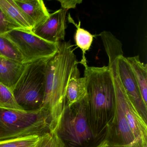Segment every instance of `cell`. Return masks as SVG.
<instances>
[{
	"label": "cell",
	"instance_id": "cell-1",
	"mask_svg": "<svg viewBox=\"0 0 147 147\" xmlns=\"http://www.w3.org/2000/svg\"><path fill=\"white\" fill-rule=\"evenodd\" d=\"M85 67L87 94L84 99L88 122L94 137L100 142L106 141L113 123L116 99L111 74L108 66Z\"/></svg>",
	"mask_w": 147,
	"mask_h": 147
},
{
	"label": "cell",
	"instance_id": "cell-2",
	"mask_svg": "<svg viewBox=\"0 0 147 147\" xmlns=\"http://www.w3.org/2000/svg\"><path fill=\"white\" fill-rule=\"evenodd\" d=\"M74 50L70 42H60L57 51L49 59L46 65L42 108L49 116L51 132L55 131L65 108L69 82L75 72L79 69Z\"/></svg>",
	"mask_w": 147,
	"mask_h": 147
},
{
	"label": "cell",
	"instance_id": "cell-3",
	"mask_svg": "<svg viewBox=\"0 0 147 147\" xmlns=\"http://www.w3.org/2000/svg\"><path fill=\"white\" fill-rule=\"evenodd\" d=\"M49 116L42 108L25 111L0 107V140L50 132Z\"/></svg>",
	"mask_w": 147,
	"mask_h": 147
},
{
	"label": "cell",
	"instance_id": "cell-4",
	"mask_svg": "<svg viewBox=\"0 0 147 147\" xmlns=\"http://www.w3.org/2000/svg\"><path fill=\"white\" fill-rule=\"evenodd\" d=\"M51 57L25 63L23 73L12 91L18 105L25 111L42 108L45 90L46 65Z\"/></svg>",
	"mask_w": 147,
	"mask_h": 147
},
{
	"label": "cell",
	"instance_id": "cell-5",
	"mask_svg": "<svg viewBox=\"0 0 147 147\" xmlns=\"http://www.w3.org/2000/svg\"><path fill=\"white\" fill-rule=\"evenodd\" d=\"M65 147H99L100 142L94 137L88 122L84 99L68 107L65 105L56 129Z\"/></svg>",
	"mask_w": 147,
	"mask_h": 147
},
{
	"label": "cell",
	"instance_id": "cell-6",
	"mask_svg": "<svg viewBox=\"0 0 147 147\" xmlns=\"http://www.w3.org/2000/svg\"><path fill=\"white\" fill-rule=\"evenodd\" d=\"M4 36L13 43L20 51L24 63L39 58L51 57L58 49V44L45 41L31 31L16 29Z\"/></svg>",
	"mask_w": 147,
	"mask_h": 147
},
{
	"label": "cell",
	"instance_id": "cell-7",
	"mask_svg": "<svg viewBox=\"0 0 147 147\" xmlns=\"http://www.w3.org/2000/svg\"><path fill=\"white\" fill-rule=\"evenodd\" d=\"M117 59L109 61L108 65L114 85L116 102L121 107L135 138L147 136V122L140 115L123 87L118 74Z\"/></svg>",
	"mask_w": 147,
	"mask_h": 147
},
{
	"label": "cell",
	"instance_id": "cell-8",
	"mask_svg": "<svg viewBox=\"0 0 147 147\" xmlns=\"http://www.w3.org/2000/svg\"><path fill=\"white\" fill-rule=\"evenodd\" d=\"M67 10L61 8L52 13L40 24L34 27L32 32L45 41L58 44L65 39L66 16Z\"/></svg>",
	"mask_w": 147,
	"mask_h": 147
},
{
	"label": "cell",
	"instance_id": "cell-9",
	"mask_svg": "<svg viewBox=\"0 0 147 147\" xmlns=\"http://www.w3.org/2000/svg\"><path fill=\"white\" fill-rule=\"evenodd\" d=\"M117 66L119 76L128 97L147 122V106L143 101L136 81L126 57L123 56L118 57Z\"/></svg>",
	"mask_w": 147,
	"mask_h": 147
},
{
	"label": "cell",
	"instance_id": "cell-10",
	"mask_svg": "<svg viewBox=\"0 0 147 147\" xmlns=\"http://www.w3.org/2000/svg\"><path fill=\"white\" fill-rule=\"evenodd\" d=\"M25 63L0 57V83L12 91L20 78Z\"/></svg>",
	"mask_w": 147,
	"mask_h": 147
},
{
	"label": "cell",
	"instance_id": "cell-11",
	"mask_svg": "<svg viewBox=\"0 0 147 147\" xmlns=\"http://www.w3.org/2000/svg\"><path fill=\"white\" fill-rule=\"evenodd\" d=\"M16 4L30 20L33 28L45 21L50 16L42 0H14Z\"/></svg>",
	"mask_w": 147,
	"mask_h": 147
},
{
	"label": "cell",
	"instance_id": "cell-12",
	"mask_svg": "<svg viewBox=\"0 0 147 147\" xmlns=\"http://www.w3.org/2000/svg\"><path fill=\"white\" fill-rule=\"evenodd\" d=\"M78 69L70 78L66 90V104L68 107L83 100L87 94L86 83L85 77H80Z\"/></svg>",
	"mask_w": 147,
	"mask_h": 147
},
{
	"label": "cell",
	"instance_id": "cell-13",
	"mask_svg": "<svg viewBox=\"0 0 147 147\" xmlns=\"http://www.w3.org/2000/svg\"><path fill=\"white\" fill-rule=\"evenodd\" d=\"M0 8L20 30H32L33 24L14 0H0Z\"/></svg>",
	"mask_w": 147,
	"mask_h": 147
},
{
	"label": "cell",
	"instance_id": "cell-14",
	"mask_svg": "<svg viewBox=\"0 0 147 147\" xmlns=\"http://www.w3.org/2000/svg\"><path fill=\"white\" fill-rule=\"evenodd\" d=\"M126 59L136 81L143 101L147 106V64L140 61L139 56Z\"/></svg>",
	"mask_w": 147,
	"mask_h": 147
},
{
	"label": "cell",
	"instance_id": "cell-15",
	"mask_svg": "<svg viewBox=\"0 0 147 147\" xmlns=\"http://www.w3.org/2000/svg\"><path fill=\"white\" fill-rule=\"evenodd\" d=\"M68 19L69 22L74 25L76 27V32L74 36L75 41L77 47L80 49L82 52V59L79 63L83 65L87 63L86 57V52L90 49L94 38L96 36L92 35L86 30L81 28L80 21H79V24H76L69 14Z\"/></svg>",
	"mask_w": 147,
	"mask_h": 147
},
{
	"label": "cell",
	"instance_id": "cell-16",
	"mask_svg": "<svg viewBox=\"0 0 147 147\" xmlns=\"http://www.w3.org/2000/svg\"><path fill=\"white\" fill-rule=\"evenodd\" d=\"M98 36L102 40L108 60H113L123 56L122 43L111 32L103 31Z\"/></svg>",
	"mask_w": 147,
	"mask_h": 147
},
{
	"label": "cell",
	"instance_id": "cell-17",
	"mask_svg": "<svg viewBox=\"0 0 147 147\" xmlns=\"http://www.w3.org/2000/svg\"><path fill=\"white\" fill-rule=\"evenodd\" d=\"M0 57L24 63V59L20 51L4 35L0 36Z\"/></svg>",
	"mask_w": 147,
	"mask_h": 147
},
{
	"label": "cell",
	"instance_id": "cell-18",
	"mask_svg": "<svg viewBox=\"0 0 147 147\" xmlns=\"http://www.w3.org/2000/svg\"><path fill=\"white\" fill-rule=\"evenodd\" d=\"M39 137L32 136L0 140V147H35Z\"/></svg>",
	"mask_w": 147,
	"mask_h": 147
},
{
	"label": "cell",
	"instance_id": "cell-19",
	"mask_svg": "<svg viewBox=\"0 0 147 147\" xmlns=\"http://www.w3.org/2000/svg\"><path fill=\"white\" fill-rule=\"evenodd\" d=\"M35 147H65L56 132H50L40 136Z\"/></svg>",
	"mask_w": 147,
	"mask_h": 147
},
{
	"label": "cell",
	"instance_id": "cell-20",
	"mask_svg": "<svg viewBox=\"0 0 147 147\" xmlns=\"http://www.w3.org/2000/svg\"><path fill=\"white\" fill-rule=\"evenodd\" d=\"M0 107L24 110L17 104L11 91L0 83Z\"/></svg>",
	"mask_w": 147,
	"mask_h": 147
},
{
	"label": "cell",
	"instance_id": "cell-21",
	"mask_svg": "<svg viewBox=\"0 0 147 147\" xmlns=\"http://www.w3.org/2000/svg\"><path fill=\"white\" fill-rule=\"evenodd\" d=\"M16 29H20L8 18L0 8V36H3Z\"/></svg>",
	"mask_w": 147,
	"mask_h": 147
},
{
	"label": "cell",
	"instance_id": "cell-22",
	"mask_svg": "<svg viewBox=\"0 0 147 147\" xmlns=\"http://www.w3.org/2000/svg\"><path fill=\"white\" fill-rule=\"evenodd\" d=\"M99 147H142V140L141 138H137L133 142L126 145H113L107 143V141H105Z\"/></svg>",
	"mask_w": 147,
	"mask_h": 147
},
{
	"label": "cell",
	"instance_id": "cell-23",
	"mask_svg": "<svg viewBox=\"0 0 147 147\" xmlns=\"http://www.w3.org/2000/svg\"><path fill=\"white\" fill-rule=\"evenodd\" d=\"M61 3V8L68 10L70 9H74L78 4L82 3V1L80 0H60L58 1Z\"/></svg>",
	"mask_w": 147,
	"mask_h": 147
}]
</instances>
